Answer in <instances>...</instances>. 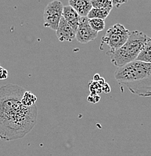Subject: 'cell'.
<instances>
[{
    "label": "cell",
    "instance_id": "obj_14",
    "mask_svg": "<svg viewBox=\"0 0 151 156\" xmlns=\"http://www.w3.org/2000/svg\"><path fill=\"white\" fill-rule=\"evenodd\" d=\"M89 24L95 32H99L105 28V21L101 19H89Z\"/></svg>",
    "mask_w": 151,
    "mask_h": 156
},
{
    "label": "cell",
    "instance_id": "obj_6",
    "mask_svg": "<svg viewBox=\"0 0 151 156\" xmlns=\"http://www.w3.org/2000/svg\"><path fill=\"white\" fill-rule=\"evenodd\" d=\"M97 35L98 32H95L89 24L88 17H81L78 28L76 32V40L81 44H87L95 40Z\"/></svg>",
    "mask_w": 151,
    "mask_h": 156
},
{
    "label": "cell",
    "instance_id": "obj_1",
    "mask_svg": "<svg viewBox=\"0 0 151 156\" xmlns=\"http://www.w3.org/2000/svg\"><path fill=\"white\" fill-rule=\"evenodd\" d=\"M25 92V89L15 84L0 87V139L2 140L21 139L36 124L37 107H25L21 102Z\"/></svg>",
    "mask_w": 151,
    "mask_h": 156
},
{
    "label": "cell",
    "instance_id": "obj_9",
    "mask_svg": "<svg viewBox=\"0 0 151 156\" xmlns=\"http://www.w3.org/2000/svg\"><path fill=\"white\" fill-rule=\"evenodd\" d=\"M69 3V5L75 10L81 17H87L92 9L91 1L89 0H70Z\"/></svg>",
    "mask_w": 151,
    "mask_h": 156
},
{
    "label": "cell",
    "instance_id": "obj_2",
    "mask_svg": "<svg viewBox=\"0 0 151 156\" xmlns=\"http://www.w3.org/2000/svg\"><path fill=\"white\" fill-rule=\"evenodd\" d=\"M115 80L131 93L141 97H151V63L134 61L114 73Z\"/></svg>",
    "mask_w": 151,
    "mask_h": 156
},
{
    "label": "cell",
    "instance_id": "obj_10",
    "mask_svg": "<svg viewBox=\"0 0 151 156\" xmlns=\"http://www.w3.org/2000/svg\"><path fill=\"white\" fill-rule=\"evenodd\" d=\"M136 61L151 63V38L149 37Z\"/></svg>",
    "mask_w": 151,
    "mask_h": 156
},
{
    "label": "cell",
    "instance_id": "obj_5",
    "mask_svg": "<svg viewBox=\"0 0 151 156\" xmlns=\"http://www.w3.org/2000/svg\"><path fill=\"white\" fill-rule=\"evenodd\" d=\"M63 3L59 1H53L48 3L43 14L44 27L56 31L63 17Z\"/></svg>",
    "mask_w": 151,
    "mask_h": 156
},
{
    "label": "cell",
    "instance_id": "obj_4",
    "mask_svg": "<svg viewBox=\"0 0 151 156\" xmlns=\"http://www.w3.org/2000/svg\"><path fill=\"white\" fill-rule=\"evenodd\" d=\"M130 35V31L122 24L117 23L108 29L105 36L102 37L100 48L106 44L111 50H118L126 44Z\"/></svg>",
    "mask_w": 151,
    "mask_h": 156
},
{
    "label": "cell",
    "instance_id": "obj_7",
    "mask_svg": "<svg viewBox=\"0 0 151 156\" xmlns=\"http://www.w3.org/2000/svg\"><path fill=\"white\" fill-rule=\"evenodd\" d=\"M56 32V37L61 42H71L76 38V31L67 21L62 17L59 27Z\"/></svg>",
    "mask_w": 151,
    "mask_h": 156
},
{
    "label": "cell",
    "instance_id": "obj_13",
    "mask_svg": "<svg viewBox=\"0 0 151 156\" xmlns=\"http://www.w3.org/2000/svg\"><path fill=\"white\" fill-rule=\"evenodd\" d=\"M37 101V97L35 96L34 94L31 93L30 92L26 91L24 93L23 96L22 98V102L23 105L25 107H32L35 105V102Z\"/></svg>",
    "mask_w": 151,
    "mask_h": 156
},
{
    "label": "cell",
    "instance_id": "obj_3",
    "mask_svg": "<svg viewBox=\"0 0 151 156\" xmlns=\"http://www.w3.org/2000/svg\"><path fill=\"white\" fill-rule=\"evenodd\" d=\"M149 37L144 32L138 30L130 32L129 38L123 47L116 50L106 53L110 61L114 66L121 68L129 63L136 61Z\"/></svg>",
    "mask_w": 151,
    "mask_h": 156
},
{
    "label": "cell",
    "instance_id": "obj_16",
    "mask_svg": "<svg viewBox=\"0 0 151 156\" xmlns=\"http://www.w3.org/2000/svg\"><path fill=\"white\" fill-rule=\"evenodd\" d=\"M112 2H113V6H116V7H119L120 5L122 4H123V3H126V1H117V0H116V1H112Z\"/></svg>",
    "mask_w": 151,
    "mask_h": 156
},
{
    "label": "cell",
    "instance_id": "obj_15",
    "mask_svg": "<svg viewBox=\"0 0 151 156\" xmlns=\"http://www.w3.org/2000/svg\"><path fill=\"white\" fill-rule=\"evenodd\" d=\"M9 77V72L6 69L0 66V80H5Z\"/></svg>",
    "mask_w": 151,
    "mask_h": 156
},
{
    "label": "cell",
    "instance_id": "obj_11",
    "mask_svg": "<svg viewBox=\"0 0 151 156\" xmlns=\"http://www.w3.org/2000/svg\"><path fill=\"white\" fill-rule=\"evenodd\" d=\"M111 11V9H97L92 8L87 17L89 19H101L105 20L109 15Z\"/></svg>",
    "mask_w": 151,
    "mask_h": 156
},
{
    "label": "cell",
    "instance_id": "obj_8",
    "mask_svg": "<svg viewBox=\"0 0 151 156\" xmlns=\"http://www.w3.org/2000/svg\"><path fill=\"white\" fill-rule=\"evenodd\" d=\"M63 17L69 23L73 29L77 32L81 17L70 5L64 6L63 11Z\"/></svg>",
    "mask_w": 151,
    "mask_h": 156
},
{
    "label": "cell",
    "instance_id": "obj_12",
    "mask_svg": "<svg viewBox=\"0 0 151 156\" xmlns=\"http://www.w3.org/2000/svg\"><path fill=\"white\" fill-rule=\"evenodd\" d=\"M93 9H113V2L110 0H91Z\"/></svg>",
    "mask_w": 151,
    "mask_h": 156
}]
</instances>
